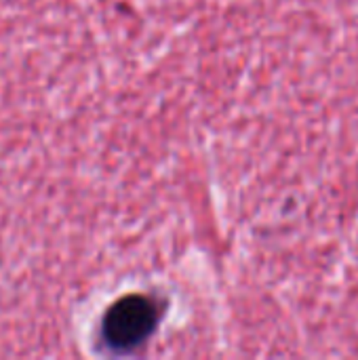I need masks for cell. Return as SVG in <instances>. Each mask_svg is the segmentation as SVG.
Instances as JSON below:
<instances>
[{
  "label": "cell",
  "instance_id": "6da1fadb",
  "mask_svg": "<svg viewBox=\"0 0 358 360\" xmlns=\"http://www.w3.org/2000/svg\"><path fill=\"white\" fill-rule=\"evenodd\" d=\"M158 323V308L143 295L116 302L103 319V338L116 350H131L150 338Z\"/></svg>",
  "mask_w": 358,
  "mask_h": 360
}]
</instances>
